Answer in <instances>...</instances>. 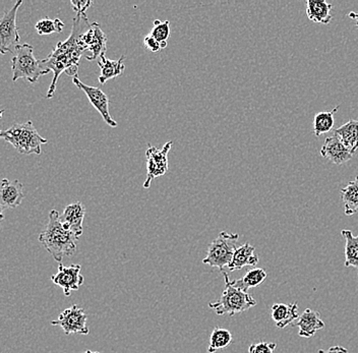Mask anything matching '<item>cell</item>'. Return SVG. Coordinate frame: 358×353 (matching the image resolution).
Returning <instances> with one entry per match:
<instances>
[{
  "label": "cell",
  "mask_w": 358,
  "mask_h": 353,
  "mask_svg": "<svg viewBox=\"0 0 358 353\" xmlns=\"http://www.w3.org/2000/svg\"><path fill=\"white\" fill-rule=\"evenodd\" d=\"M4 113H6V110H4V109H1V110H0V120H1L2 115H3Z\"/></svg>",
  "instance_id": "e575fe53"
},
{
  "label": "cell",
  "mask_w": 358,
  "mask_h": 353,
  "mask_svg": "<svg viewBox=\"0 0 358 353\" xmlns=\"http://www.w3.org/2000/svg\"><path fill=\"white\" fill-rule=\"evenodd\" d=\"M64 28V23L59 19L51 20L46 19L40 20L35 24L36 31L39 35H51L53 33H62Z\"/></svg>",
  "instance_id": "4316f807"
},
{
  "label": "cell",
  "mask_w": 358,
  "mask_h": 353,
  "mask_svg": "<svg viewBox=\"0 0 358 353\" xmlns=\"http://www.w3.org/2000/svg\"><path fill=\"white\" fill-rule=\"evenodd\" d=\"M267 278V272L262 268H254L248 270L241 279L232 280V283L236 287L241 288L243 291H248L250 288L257 287L261 285Z\"/></svg>",
  "instance_id": "7402d4cb"
},
{
  "label": "cell",
  "mask_w": 358,
  "mask_h": 353,
  "mask_svg": "<svg viewBox=\"0 0 358 353\" xmlns=\"http://www.w3.org/2000/svg\"><path fill=\"white\" fill-rule=\"evenodd\" d=\"M339 110V106H336L331 111H323L315 114L313 120V133L317 137L332 131L334 127V114Z\"/></svg>",
  "instance_id": "d4e9b609"
},
{
  "label": "cell",
  "mask_w": 358,
  "mask_h": 353,
  "mask_svg": "<svg viewBox=\"0 0 358 353\" xmlns=\"http://www.w3.org/2000/svg\"><path fill=\"white\" fill-rule=\"evenodd\" d=\"M88 316L84 308L73 305L66 308L58 316L57 319L51 322V325L59 326L66 335H88L90 330L87 326Z\"/></svg>",
  "instance_id": "ba28073f"
},
{
  "label": "cell",
  "mask_w": 358,
  "mask_h": 353,
  "mask_svg": "<svg viewBox=\"0 0 358 353\" xmlns=\"http://www.w3.org/2000/svg\"><path fill=\"white\" fill-rule=\"evenodd\" d=\"M277 344L274 342L261 341L252 344L248 348L250 353H274Z\"/></svg>",
  "instance_id": "f1b7e54d"
},
{
  "label": "cell",
  "mask_w": 358,
  "mask_h": 353,
  "mask_svg": "<svg viewBox=\"0 0 358 353\" xmlns=\"http://www.w3.org/2000/svg\"><path fill=\"white\" fill-rule=\"evenodd\" d=\"M292 326L299 328V336L303 337V338H310V337L315 336L317 331L323 329L324 323L319 312L306 308L303 314L299 316Z\"/></svg>",
  "instance_id": "2e32d148"
},
{
  "label": "cell",
  "mask_w": 358,
  "mask_h": 353,
  "mask_svg": "<svg viewBox=\"0 0 358 353\" xmlns=\"http://www.w3.org/2000/svg\"><path fill=\"white\" fill-rule=\"evenodd\" d=\"M333 6L324 0H308L306 15L313 23L329 24L332 22Z\"/></svg>",
  "instance_id": "d6986e66"
},
{
  "label": "cell",
  "mask_w": 358,
  "mask_h": 353,
  "mask_svg": "<svg viewBox=\"0 0 358 353\" xmlns=\"http://www.w3.org/2000/svg\"><path fill=\"white\" fill-rule=\"evenodd\" d=\"M0 138L10 143L20 154L40 155L42 146L47 144L31 120L24 124H15L6 131H0Z\"/></svg>",
  "instance_id": "277c9868"
},
{
  "label": "cell",
  "mask_w": 358,
  "mask_h": 353,
  "mask_svg": "<svg viewBox=\"0 0 358 353\" xmlns=\"http://www.w3.org/2000/svg\"><path fill=\"white\" fill-rule=\"evenodd\" d=\"M231 332L224 328L216 327L213 330L211 337H210V345L208 347V352L214 353L217 350H223L227 347L232 342Z\"/></svg>",
  "instance_id": "484cf974"
},
{
  "label": "cell",
  "mask_w": 358,
  "mask_h": 353,
  "mask_svg": "<svg viewBox=\"0 0 358 353\" xmlns=\"http://www.w3.org/2000/svg\"><path fill=\"white\" fill-rule=\"evenodd\" d=\"M73 82L78 87L80 90L84 92L88 97L89 101L93 105L94 108L97 109L98 113L101 114L103 120L107 124L111 127L118 126L117 122L112 118L110 113H109V98L100 88L97 87L88 86L84 84L78 77L73 78Z\"/></svg>",
  "instance_id": "30bf717a"
},
{
  "label": "cell",
  "mask_w": 358,
  "mask_h": 353,
  "mask_svg": "<svg viewBox=\"0 0 358 353\" xmlns=\"http://www.w3.org/2000/svg\"><path fill=\"white\" fill-rule=\"evenodd\" d=\"M71 3L77 15L86 13L90 6H93V1L91 0H71Z\"/></svg>",
  "instance_id": "f546056e"
},
{
  "label": "cell",
  "mask_w": 358,
  "mask_h": 353,
  "mask_svg": "<svg viewBox=\"0 0 358 353\" xmlns=\"http://www.w3.org/2000/svg\"><path fill=\"white\" fill-rule=\"evenodd\" d=\"M15 57L11 59V71L13 80L24 79L35 84L41 75L50 73L44 68L41 60H38L34 55V48L30 44H22L15 49Z\"/></svg>",
  "instance_id": "5b68a950"
},
{
  "label": "cell",
  "mask_w": 358,
  "mask_h": 353,
  "mask_svg": "<svg viewBox=\"0 0 358 353\" xmlns=\"http://www.w3.org/2000/svg\"><path fill=\"white\" fill-rule=\"evenodd\" d=\"M83 353H100L98 352H92V350H86V352H84Z\"/></svg>",
  "instance_id": "d590c367"
},
{
  "label": "cell",
  "mask_w": 358,
  "mask_h": 353,
  "mask_svg": "<svg viewBox=\"0 0 358 353\" xmlns=\"http://www.w3.org/2000/svg\"><path fill=\"white\" fill-rule=\"evenodd\" d=\"M82 42L91 55H87L89 62L99 60L107 51V37L98 23L92 24L91 28L82 36Z\"/></svg>",
  "instance_id": "7c38bea8"
},
{
  "label": "cell",
  "mask_w": 358,
  "mask_h": 353,
  "mask_svg": "<svg viewBox=\"0 0 358 353\" xmlns=\"http://www.w3.org/2000/svg\"><path fill=\"white\" fill-rule=\"evenodd\" d=\"M334 136L346 147L352 155L358 150V120H349L334 131Z\"/></svg>",
  "instance_id": "ffe728a7"
},
{
  "label": "cell",
  "mask_w": 358,
  "mask_h": 353,
  "mask_svg": "<svg viewBox=\"0 0 358 353\" xmlns=\"http://www.w3.org/2000/svg\"><path fill=\"white\" fill-rule=\"evenodd\" d=\"M257 263H259V256L257 254L256 247L246 243L235 250L231 262L228 265V269L230 271H236L248 266L255 267Z\"/></svg>",
  "instance_id": "e0dca14e"
},
{
  "label": "cell",
  "mask_w": 358,
  "mask_h": 353,
  "mask_svg": "<svg viewBox=\"0 0 358 353\" xmlns=\"http://www.w3.org/2000/svg\"><path fill=\"white\" fill-rule=\"evenodd\" d=\"M341 199L345 208L347 216H352L358 211V176L355 180L348 183L340 192Z\"/></svg>",
  "instance_id": "603a6c76"
},
{
  "label": "cell",
  "mask_w": 358,
  "mask_h": 353,
  "mask_svg": "<svg viewBox=\"0 0 358 353\" xmlns=\"http://www.w3.org/2000/svg\"><path fill=\"white\" fill-rule=\"evenodd\" d=\"M91 26L86 13L76 15L71 36L66 41L59 42L48 57L41 59L44 68L53 73V80L47 93L48 99L55 95L57 80L62 73L73 78L77 77L80 57L87 51L82 42V36Z\"/></svg>",
  "instance_id": "6da1fadb"
},
{
  "label": "cell",
  "mask_w": 358,
  "mask_h": 353,
  "mask_svg": "<svg viewBox=\"0 0 358 353\" xmlns=\"http://www.w3.org/2000/svg\"><path fill=\"white\" fill-rule=\"evenodd\" d=\"M80 269L82 267L78 264H73L69 267L59 264L57 273L51 276V281L62 288L64 296H71V292L77 291L84 284L85 278L80 274Z\"/></svg>",
  "instance_id": "8fae6325"
},
{
  "label": "cell",
  "mask_w": 358,
  "mask_h": 353,
  "mask_svg": "<svg viewBox=\"0 0 358 353\" xmlns=\"http://www.w3.org/2000/svg\"><path fill=\"white\" fill-rule=\"evenodd\" d=\"M144 45L148 50L151 51V52H159V51L162 50V46L159 43L158 41L155 39V38L152 37L151 35L145 36L144 39Z\"/></svg>",
  "instance_id": "4dcf8cb0"
},
{
  "label": "cell",
  "mask_w": 358,
  "mask_h": 353,
  "mask_svg": "<svg viewBox=\"0 0 358 353\" xmlns=\"http://www.w3.org/2000/svg\"><path fill=\"white\" fill-rule=\"evenodd\" d=\"M22 3V0L15 2L13 8L0 20V53L2 55L15 52V49L20 45L21 37L17 24V15Z\"/></svg>",
  "instance_id": "52a82bcc"
},
{
  "label": "cell",
  "mask_w": 358,
  "mask_h": 353,
  "mask_svg": "<svg viewBox=\"0 0 358 353\" xmlns=\"http://www.w3.org/2000/svg\"><path fill=\"white\" fill-rule=\"evenodd\" d=\"M225 280V289L218 301L209 303V308L214 310L218 316L228 315L234 317L235 315L245 312L250 308L256 307L257 301L248 292L236 287L230 280L229 275L221 272Z\"/></svg>",
  "instance_id": "3957f363"
},
{
  "label": "cell",
  "mask_w": 358,
  "mask_h": 353,
  "mask_svg": "<svg viewBox=\"0 0 358 353\" xmlns=\"http://www.w3.org/2000/svg\"><path fill=\"white\" fill-rule=\"evenodd\" d=\"M173 142L166 143L162 149L149 145L145 156H147V180L143 185L145 189H149L151 182L159 176L164 175L168 171V153L171 149Z\"/></svg>",
  "instance_id": "9c48e42d"
},
{
  "label": "cell",
  "mask_w": 358,
  "mask_h": 353,
  "mask_svg": "<svg viewBox=\"0 0 358 353\" xmlns=\"http://www.w3.org/2000/svg\"><path fill=\"white\" fill-rule=\"evenodd\" d=\"M238 238L239 234L220 232L216 240H213L208 247L207 257L203 259V263L222 272L224 268L228 267L231 262L232 256L237 249Z\"/></svg>",
  "instance_id": "8992f818"
},
{
  "label": "cell",
  "mask_w": 358,
  "mask_h": 353,
  "mask_svg": "<svg viewBox=\"0 0 358 353\" xmlns=\"http://www.w3.org/2000/svg\"><path fill=\"white\" fill-rule=\"evenodd\" d=\"M348 17L357 22V26L358 28V12L348 13Z\"/></svg>",
  "instance_id": "836d02e7"
},
{
  "label": "cell",
  "mask_w": 358,
  "mask_h": 353,
  "mask_svg": "<svg viewBox=\"0 0 358 353\" xmlns=\"http://www.w3.org/2000/svg\"><path fill=\"white\" fill-rule=\"evenodd\" d=\"M299 318V305L297 303H275L272 307V319L280 329L292 325Z\"/></svg>",
  "instance_id": "ac0fdd59"
},
{
  "label": "cell",
  "mask_w": 358,
  "mask_h": 353,
  "mask_svg": "<svg viewBox=\"0 0 358 353\" xmlns=\"http://www.w3.org/2000/svg\"><path fill=\"white\" fill-rule=\"evenodd\" d=\"M345 240V267L358 269V236H353L352 231L344 229L341 231Z\"/></svg>",
  "instance_id": "cb8c5ba5"
},
{
  "label": "cell",
  "mask_w": 358,
  "mask_h": 353,
  "mask_svg": "<svg viewBox=\"0 0 358 353\" xmlns=\"http://www.w3.org/2000/svg\"><path fill=\"white\" fill-rule=\"evenodd\" d=\"M4 209H6V208L0 204V228H1L2 222H3L4 220Z\"/></svg>",
  "instance_id": "d6a6232c"
},
{
  "label": "cell",
  "mask_w": 358,
  "mask_h": 353,
  "mask_svg": "<svg viewBox=\"0 0 358 353\" xmlns=\"http://www.w3.org/2000/svg\"><path fill=\"white\" fill-rule=\"evenodd\" d=\"M124 59V55L117 60L108 59L105 55L101 57L97 62L101 71L98 80L101 85H104L107 80L115 79L122 75L125 69L124 64H123Z\"/></svg>",
  "instance_id": "44dd1931"
},
{
  "label": "cell",
  "mask_w": 358,
  "mask_h": 353,
  "mask_svg": "<svg viewBox=\"0 0 358 353\" xmlns=\"http://www.w3.org/2000/svg\"><path fill=\"white\" fill-rule=\"evenodd\" d=\"M24 198V185L19 180L3 178L0 182V204L6 209L19 207Z\"/></svg>",
  "instance_id": "5bb4252c"
},
{
  "label": "cell",
  "mask_w": 358,
  "mask_h": 353,
  "mask_svg": "<svg viewBox=\"0 0 358 353\" xmlns=\"http://www.w3.org/2000/svg\"><path fill=\"white\" fill-rule=\"evenodd\" d=\"M78 238L73 232L62 226L59 213L52 210L49 213L46 227L39 236L40 243L58 264H62L64 257H71L77 251Z\"/></svg>",
  "instance_id": "7a4b0ae2"
},
{
  "label": "cell",
  "mask_w": 358,
  "mask_h": 353,
  "mask_svg": "<svg viewBox=\"0 0 358 353\" xmlns=\"http://www.w3.org/2000/svg\"><path fill=\"white\" fill-rule=\"evenodd\" d=\"M170 33H171V31H170L169 21L161 22L160 20H156V21L154 22V26L153 28H152L150 35L155 38L157 41L162 46V49H164L167 47Z\"/></svg>",
  "instance_id": "83f0119b"
},
{
  "label": "cell",
  "mask_w": 358,
  "mask_h": 353,
  "mask_svg": "<svg viewBox=\"0 0 358 353\" xmlns=\"http://www.w3.org/2000/svg\"><path fill=\"white\" fill-rule=\"evenodd\" d=\"M321 155L322 157L326 158L336 165H342L348 162L353 156L334 135L324 140L321 149Z\"/></svg>",
  "instance_id": "9a60e30c"
},
{
  "label": "cell",
  "mask_w": 358,
  "mask_h": 353,
  "mask_svg": "<svg viewBox=\"0 0 358 353\" xmlns=\"http://www.w3.org/2000/svg\"><path fill=\"white\" fill-rule=\"evenodd\" d=\"M86 215V207L82 202H76L66 206L59 215L62 226L75 233L80 238L83 234V222Z\"/></svg>",
  "instance_id": "4fadbf2b"
},
{
  "label": "cell",
  "mask_w": 358,
  "mask_h": 353,
  "mask_svg": "<svg viewBox=\"0 0 358 353\" xmlns=\"http://www.w3.org/2000/svg\"><path fill=\"white\" fill-rule=\"evenodd\" d=\"M319 353H349L348 350H346L345 347H342V346H333L330 350H320Z\"/></svg>",
  "instance_id": "1f68e13d"
}]
</instances>
